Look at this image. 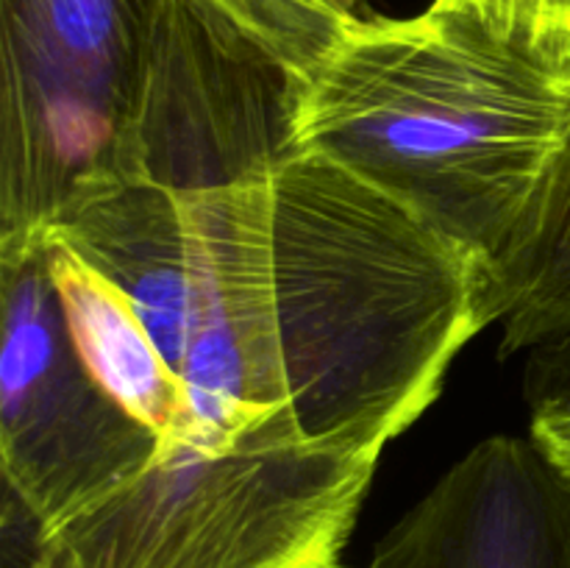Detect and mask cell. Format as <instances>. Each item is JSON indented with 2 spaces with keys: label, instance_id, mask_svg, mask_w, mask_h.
Here are the masks:
<instances>
[{
  "label": "cell",
  "instance_id": "cell-1",
  "mask_svg": "<svg viewBox=\"0 0 570 568\" xmlns=\"http://www.w3.org/2000/svg\"><path fill=\"white\" fill-rule=\"evenodd\" d=\"M195 443L384 445L501 321V284L379 189L315 154L181 195Z\"/></svg>",
  "mask_w": 570,
  "mask_h": 568
},
{
  "label": "cell",
  "instance_id": "cell-2",
  "mask_svg": "<svg viewBox=\"0 0 570 568\" xmlns=\"http://www.w3.org/2000/svg\"><path fill=\"white\" fill-rule=\"evenodd\" d=\"M568 143L570 78L434 0L356 14L295 81V154L371 184L499 284Z\"/></svg>",
  "mask_w": 570,
  "mask_h": 568
},
{
  "label": "cell",
  "instance_id": "cell-13",
  "mask_svg": "<svg viewBox=\"0 0 570 568\" xmlns=\"http://www.w3.org/2000/svg\"><path fill=\"white\" fill-rule=\"evenodd\" d=\"M523 393L529 407L570 395V334L527 351Z\"/></svg>",
  "mask_w": 570,
  "mask_h": 568
},
{
  "label": "cell",
  "instance_id": "cell-5",
  "mask_svg": "<svg viewBox=\"0 0 570 568\" xmlns=\"http://www.w3.org/2000/svg\"><path fill=\"white\" fill-rule=\"evenodd\" d=\"M156 449L78 354L45 239L0 254V471L39 532L120 488Z\"/></svg>",
  "mask_w": 570,
  "mask_h": 568
},
{
  "label": "cell",
  "instance_id": "cell-6",
  "mask_svg": "<svg viewBox=\"0 0 570 568\" xmlns=\"http://www.w3.org/2000/svg\"><path fill=\"white\" fill-rule=\"evenodd\" d=\"M295 76L204 0H161L134 126L137 182H254L293 148Z\"/></svg>",
  "mask_w": 570,
  "mask_h": 568
},
{
  "label": "cell",
  "instance_id": "cell-14",
  "mask_svg": "<svg viewBox=\"0 0 570 568\" xmlns=\"http://www.w3.org/2000/svg\"><path fill=\"white\" fill-rule=\"evenodd\" d=\"M529 438L570 482V395L532 407Z\"/></svg>",
  "mask_w": 570,
  "mask_h": 568
},
{
  "label": "cell",
  "instance_id": "cell-8",
  "mask_svg": "<svg viewBox=\"0 0 570 568\" xmlns=\"http://www.w3.org/2000/svg\"><path fill=\"white\" fill-rule=\"evenodd\" d=\"M56 239L104 273L128 301L167 365L181 379L187 345V228L181 195L148 182H128L83 200Z\"/></svg>",
  "mask_w": 570,
  "mask_h": 568
},
{
  "label": "cell",
  "instance_id": "cell-15",
  "mask_svg": "<svg viewBox=\"0 0 570 568\" xmlns=\"http://www.w3.org/2000/svg\"><path fill=\"white\" fill-rule=\"evenodd\" d=\"M340 3H343V6H345V9L356 11V6H360V0H340Z\"/></svg>",
  "mask_w": 570,
  "mask_h": 568
},
{
  "label": "cell",
  "instance_id": "cell-4",
  "mask_svg": "<svg viewBox=\"0 0 570 568\" xmlns=\"http://www.w3.org/2000/svg\"><path fill=\"white\" fill-rule=\"evenodd\" d=\"M161 0H0V254L137 182L134 126Z\"/></svg>",
  "mask_w": 570,
  "mask_h": 568
},
{
  "label": "cell",
  "instance_id": "cell-12",
  "mask_svg": "<svg viewBox=\"0 0 570 568\" xmlns=\"http://www.w3.org/2000/svg\"><path fill=\"white\" fill-rule=\"evenodd\" d=\"M482 20L507 45L570 78V0H434Z\"/></svg>",
  "mask_w": 570,
  "mask_h": 568
},
{
  "label": "cell",
  "instance_id": "cell-3",
  "mask_svg": "<svg viewBox=\"0 0 570 568\" xmlns=\"http://www.w3.org/2000/svg\"><path fill=\"white\" fill-rule=\"evenodd\" d=\"M382 451L304 438L165 445L50 532L3 507V568H348Z\"/></svg>",
  "mask_w": 570,
  "mask_h": 568
},
{
  "label": "cell",
  "instance_id": "cell-9",
  "mask_svg": "<svg viewBox=\"0 0 570 568\" xmlns=\"http://www.w3.org/2000/svg\"><path fill=\"white\" fill-rule=\"evenodd\" d=\"M42 239L67 326L95 379L159 438V449L195 443L187 388L167 365L131 301L53 234Z\"/></svg>",
  "mask_w": 570,
  "mask_h": 568
},
{
  "label": "cell",
  "instance_id": "cell-7",
  "mask_svg": "<svg viewBox=\"0 0 570 568\" xmlns=\"http://www.w3.org/2000/svg\"><path fill=\"white\" fill-rule=\"evenodd\" d=\"M360 568H570V482L532 438H484Z\"/></svg>",
  "mask_w": 570,
  "mask_h": 568
},
{
  "label": "cell",
  "instance_id": "cell-11",
  "mask_svg": "<svg viewBox=\"0 0 570 568\" xmlns=\"http://www.w3.org/2000/svg\"><path fill=\"white\" fill-rule=\"evenodd\" d=\"M273 61L304 78L328 53L356 11L340 0H204Z\"/></svg>",
  "mask_w": 570,
  "mask_h": 568
},
{
  "label": "cell",
  "instance_id": "cell-10",
  "mask_svg": "<svg viewBox=\"0 0 570 568\" xmlns=\"http://www.w3.org/2000/svg\"><path fill=\"white\" fill-rule=\"evenodd\" d=\"M501 356L570 334V143L527 243L501 278Z\"/></svg>",
  "mask_w": 570,
  "mask_h": 568
}]
</instances>
